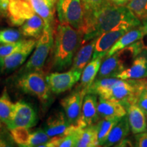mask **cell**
<instances>
[{
  "mask_svg": "<svg viewBox=\"0 0 147 147\" xmlns=\"http://www.w3.org/2000/svg\"><path fill=\"white\" fill-rule=\"evenodd\" d=\"M140 25V20L127 7L108 1L99 10L84 15L83 44L113 29L130 30Z\"/></svg>",
  "mask_w": 147,
  "mask_h": 147,
  "instance_id": "obj_1",
  "label": "cell"
},
{
  "mask_svg": "<svg viewBox=\"0 0 147 147\" xmlns=\"http://www.w3.org/2000/svg\"><path fill=\"white\" fill-rule=\"evenodd\" d=\"M55 36L52 69L63 71L72 65L75 55L83 44L84 34L69 25L59 23Z\"/></svg>",
  "mask_w": 147,
  "mask_h": 147,
  "instance_id": "obj_2",
  "label": "cell"
},
{
  "mask_svg": "<svg viewBox=\"0 0 147 147\" xmlns=\"http://www.w3.org/2000/svg\"><path fill=\"white\" fill-rule=\"evenodd\" d=\"M146 78L122 80L116 78L112 85L99 97L121 103L127 108L137 104L141 93L146 89Z\"/></svg>",
  "mask_w": 147,
  "mask_h": 147,
  "instance_id": "obj_3",
  "label": "cell"
},
{
  "mask_svg": "<svg viewBox=\"0 0 147 147\" xmlns=\"http://www.w3.org/2000/svg\"><path fill=\"white\" fill-rule=\"evenodd\" d=\"M54 33L53 27H45L43 34L36 42L34 53L21 69L23 74L29 71H42L54 45Z\"/></svg>",
  "mask_w": 147,
  "mask_h": 147,
  "instance_id": "obj_4",
  "label": "cell"
},
{
  "mask_svg": "<svg viewBox=\"0 0 147 147\" xmlns=\"http://www.w3.org/2000/svg\"><path fill=\"white\" fill-rule=\"evenodd\" d=\"M17 86L24 93L36 97L43 104L47 103L50 98L51 90L42 71L23 74L18 78Z\"/></svg>",
  "mask_w": 147,
  "mask_h": 147,
  "instance_id": "obj_5",
  "label": "cell"
},
{
  "mask_svg": "<svg viewBox=\"0 0 147 147\" xmlns=\"http://www.w3.org/2000/svg\"><path fill=\"white\" fill-rule=\"evenodd\" d=\"M57 10L60 23L67 24L83 33L84 12L81 0H57Z\"/></svg>",
  "mask_w": 147,
  "mask_h": 147,
  "instance_id": "obj_6",
  "label": "cell"
},
{
  "mask_svg": "<svg viewBox=\"0 0 147 147\" xmlns=\"http://www.w3.org/2000/svg\"><path fill=\"white\" fill-rule=\"evenodd\" d=\"M81 74L70 69L65 72H53L46 76L49 89L53 93L59 94L71 89L80 79Z\"/></svg>",
  "mask_w": 147,
  "mask_h": 147,
  "instance_id": "obj_7",
  "label": "cell"
},
{
  "mask_svg": "<svg viewBox=\"0 0 147 147\" xmlns=\"http://www.w3.org/2000/svg\"><path fill=\"white\" fill-rule=\"evenodd\" d=\"M38 117L36 111L28 103L20 101L15 104L12 120L8 125L9 129L22 127L31 128L37 124Z\"/></svg>",
  "mask_w": 147,
  "mask_h": 147,
  "instance_id": "obj_8",
  "label": "cell"
},
{
  "mask_svg": "<svg viewBox=\"0 0 147 147\" xmlns=\"http://www.w3.org/2000/svg\"><path fill=\"white\" fill-rule=\"evenodd\" d=\"M87 92L82 88L78 87L71 94L61 101L67 120L71 125H77L80 117L82 104L84 96Z\"/></svg>",
  "mask_w": 147,
  "mask_h": 147,
  "instance_id": "obj_9",
  "label": "cell"
},
{
  "mask_svg": "<svg viewBox=\"0 0 147 147\" xmlns=\"http://www.w3.org/2000/svg\"><path fill=\"white\" fill-rule=\"evenodd\" d=\"M35 39L25 40L23 46L3 59L0 67L2 72H8L18 68L25 63L36 45Z\"/></svg>",
  "mask_w": 147,
  "mask_h": 147,
  "instance_id": "obj_10",
  "label": "cell"
},
{
  "mask_svg": "<svg viewBox=\"0 0 147 147\" xmlns=\"http://www.w3.org/2000/svg\"><path fill=\"white\" fill-rule=\"evenodd\" d=\"M35 14L29 0H11L7 10L9 20L14 26H21Z\"/></svg>",
  "mask_w": 147,
  "mask_h": 147,
  "instance_id": "obj_11",
  "label": "cell"
},
{
  "mask_svg": "<svg viewBox=\"0 0 147 147\" xmlns=\"http://www.w3.org/2000/svg\"><path fill=\"white\" fill-rule=\"evenodd\" d=\"M127 31V29L122 28L113 29L97 37L92 59H95L97 57H105L110 49Z\"/></svg>",
  "mask_w": 147,
  "mask_h": 147,
  "instance_id": "obj_12",
  "label": "cell"
},
{
  "mask_svg": "<svg viewBox=\"0 0 147 147\" xmlns=\"http://www.w3.org/2000/svg\"><path fill=\"white\" fill-rule=\"evenodd\" d=\"M97 95L93 93H87L84 96L82 104L80 117L76 125L80 127L96 124L100 121L97 112Z\"/></svg>",
  "mask_w": 147,
  "mask_h": 147,
  "instance_id": "obj_13",
  "label": "cell"
},
{
  "mask_svg": "<svg viewBox=\"0 0 147 147\" xmlns=\"http://www.w3.org/2000/svg\"><path fill=\"white\" fill-rule=\"evenodd\" d=\"M116 78L122 80H138L147 78V57L138 55L132 61L130 67L120 72Z\"/></svg>",
  "mask_w": 147,
  "mask_h": 147,
  "instance_id": "obj_14",
  "label": "cell"
},
{
  "mask_svg": "<svg viewBox=\"0 0 147 147\" xmlns=\"http://www.w3.org/2000/svg\"><path fill=\"white\" fill-rule=\"evenodd\" d=\"M97 112L100 118L121 119L127 115V108L121 103L100 97L97 102Z\"/></svg>",
  "mask_w": 147,
  "mask_h": 147,
  "instance_id": "obj_15",
  "label": "cell"
},
{
  "mask_svg": "<svg viewBox=\"0 0 147 147\" xmlns=\"http://www.w3.org/2000/svg\"><path fill=\"white\" fill-rule=\"evenodd\" d=\"M71 125L65 114L58 111L52 114L47 119L45 130L49 136L53 138L65 134Z\"/></svg>",
  "mask_w": 147,
  "mask_h": 147,
  "instance_id": "obj_16",
  "label": "cell"
},
{
  "mask_svg": "<svg viewBox=\"0 0 147 147\" xmlns=\"http://www.w3.org/2000/svg\"><path fill=\"white\" fill-rule=\"evenodd\" d=\"M127 116L130 129L134 134L146 131V114L136 104H131L127 108Z\"/></svg>",
  "mask_w": 147,
  "mask_h": 147,
  "instance_id": "obj_17",
  "label": "cell"
},
{
  "mask_svg": "<svg viewBox=\"0 0 147 147\" xmlns=\"http://www.w3.org/2000/svg\"><path fill=\"white\" fill-rule=\"evenodd\" d=\"M35 12L44 20L45 27H53L55 0H29Z\"/></svg>",
  "mask_w": 147,
  "mask_h": 147,
  "instance_id": "obj_18",
  "label": "cell"
},
{
  "mask_svg": "<svg viewBox=\"0 0 147 147\" xmlns=\"http://www.w3.org/2000/svg\"><path fill=\"white\" fill-rule=\"evenodd\" d=\"M96 42L95 39L90 40L89 42L79 49L73 59L71 69L82 74L85 66L91 61Z\"/></svg>",
  "mask_w": 147,
  "mask_h": 147,
  "instance_id": "obj_19",
  "label": "cell"
},
{
  "mask_svg": "<svg viewBox=\"0 0 147 147\" xmlns=\"http://www.w3.org/2000/svg\"><path fill=\"white\" fill-rule=\"evenodd\" d=\"M145 36V34L142 28V26L135 27L127 32L124 35H123L118 40L113 47L108 51L106 57H110L115 53L124 48L127 47L135 43L138 40H142L143 37Z\"/></svg>",
  "mask_w": 147,
  "mask_h": 147,
  "instance_id": "obj_20",
  "label": "cell"
},
{
  "mask_svg": "<svg viewBox=\"0 0 147 147\" xmlns=\"http://www.w3.org/2000/svg\"><path fill=\"white\" fill-rule=\"evenodd\" d=\"M130 131L127 116L122 117L113 127L103 146H116L127 136Z\"/></svg>",
  "mask_w": 147,
  "mask_h": 147,
  "instance_id": "obj_21",
  "label": "cell"
},
{
  "mask_svg": "<svg viewBox=\"0 0 147 147\" xmlns=\"http://www.w3.org/2000/svg\"><path fill=\"white\" fill-rule=\"evenodd\" d=\"M103 59L104 57H97L95 59H92L91 61L85 66L80 76V84L79 87L86 90L88 92L89 87L96 78Z\"/></svg>",
  "mask_w": 147,
  "mask_h": 147,
  "instance_id": "obj_22",
  "label": "cell"
},
{
  "mask_svg": "<svg viewBox=\"0 0 147 147\" xmlns=\"http://www.w3.org/2000/svg\"><path fill=\"white\" fill-rule=\"evenodd\" d=\"M45 27V21L36 13L21 25V32L23 36L39 39Z\"/></svg>",
  "mask_w": 147,
  "mask_h": 147,
  "instance_id": "obj_23",
  "label": "cell"
},
{
  "mask_svg": "<svg viewBox=\"0 0 147 147\" xmlns=\"http://www.w3.org/2000/svg\"><path fill=\"white\" fill-rule=\"evenodd\" d=\"M76 147L99 146L96 124L81 128Z\"/></svg>",
  "mask_w": 147,
  "mask_h": 147,
  "instance_id": "obj_24",
  "label": "cell"
},
{
  "mask_svg": "<svg viewBox=\"0 0 147 147\" xmlns=\"http://www.w3.org/2000/svg\"><path fill=\"white\" fill-rule=\"evenodd\" d=\"M15 104L11 102L6 91L0 96V119L7 126L12 120Z\"/></svg>",
  "mask_w": 147,
  "mask_h": 147,
  "instance_id": "obj_25",
  "label": "cell"
},
{
  "mask_svg": "<svg viewBox=\"0 0 147 147\" xmlns=\"http://www.w3.org/2000/svg\"><path fill=\"white\" fill-rule=\"evenodd\" d=\"M119 118L102 119L96 123L99 146H103L113 127L120 120Z\"/></svg>",
  "mask_w": 147,
  "mask_h": 147,
  "instance_id": "obj_26",
  "label": "cell"
},
{
  "mask_svg": "<svg viewBox=\"0 0 147 147\" xmlns=\"http://www.w3.org/2000/svg\"><path fill=\"white\" fill-rule=\"evenodd\" d=\"M127 7L139 20L147 18V0H130Z\"/></svg>",
  "mask_w": 147,
  "mask_h": 147,
  "instance_id": "obj_27",
  "label": "cell"
},
{
  "mask_svg": "<svg viewBox=\"0 0 147 147\" xmlns=\"http://www.w3.org/2000/svg\"><path fill=\"white\" fill-rule=\"evenodd\" d=\"M51 138L46 133L45 130L38 129L30 134V137L27 147L40 146L44 147Z\"/></svg>",
  "mask_w": 147,
  "mask_h": 147,
  "instance_id": "obj_28",
  "label": "cell"
},
{
  "mask_svg": "<svg viewBox=\"0 0 147 147\" xmlns=\"http://www.w3.org/2000/svg\"><path fill=\"white\" fill-rule=\"evenodd\" d=\"M10 131L12 138L16 144L21 146H27L31 134L29 128L18 127L10 129Z\"/></svg>",
  "mask_w": 147,
  "mask_h": 147,
  "instance_id": "obj_29",
  "label": "cell"
},
{
  "mask_svg": "<svg viewBox=\"0 0 147 147\" xmlns=\"http://www.w3.org/2000/svg\"><path fill=\"white\" fill-rule=\"evenodd\" d=\"M21 31L14 29H4L0 30V43L10 44L20 41L23 39Z\"/></svg>",
  "mask_w": 147,
  "mask_h": 147,
  "instance_id": "obj_30",
  "label": "cell"
},
{
  "mask_svg": "<svg viewBox=\"0 0 147 147\" xmlns=\"http://www.w3.org/2000/svg\"><path fill=\"white\" fill-rule=\"evenodd\" d=\"M25 42V40H22L14 43L2 44V45L0 46V65L2 63L3 59L22 47Z\"/></svg>",
  "mask_w": 147,
  "mask_h": 147,
  "instance_id": "obj_31",
  "label": "cell"
},
{
  "mask_svg": "<svg viewBox=\"0 0 147 147\" xmlns=\"http://www.w3.org/2000/svg\"><path fill=\"white\" fill-rule=\"evenodd\" d=\"M83 5L84 15L95 12L106 4L109 0H81Z\"/></svg>",
  "mask_w": 147,
  "mask_h": 147,
  "instance_id": "obj_32",
  "label": "cell"
},
{
  "mask_svg": "<svg viewBox=\"0 0 147 147\" xmlns=\"http://www.w3.org/2000/svg\"><path fill=\"white\" fill-rule=\"evenodd\" d=\"M135 140L136 146L147 147V131L136 134Z\"/></svg>",
  "mask_w": 147,
  "mask_h": 147,
  "instance_id": "obj_33",
  "label": "cell"
},
{
  "mask_svg": "<svg viewBox=\"0 0 147 147\" xmlns=\"http://www.w3.org/2000/svg\"><path fill=\"white\" fill-rule=\"evenodd\" d=\"M136 104L145 114H147V89H144L141 93Z\"/></svg>",
  "mask_w": 147,
  "mask_h": 147,
  "instance_id": "obj_34",
  "label": "cell"
},
{
  "mask_svg": "<svg viewBox=\"0 0 147 147\" xmlns=\"http://www.w3.org/2000/svg\"><path fill=\"white\" fill-rule=\"evenodd\" d=\"M11 0H0V12L1 13L7 14L8 5Z\"/></svg>",
  "mask_w": 147,
  "mask_h": 147,
  "instance_id": "obj_35",
  "label": "cell"
},
{
  "mask_svg": "<svg viewBox=\"0 0 147 147\" xmlns=\"http://www.w3.org/2000/svg\"><path fill=\"white\" fill-rule=\"evenodd\" d=\"M111 3L117 5H124L127 4V3L130 0H109Z\"/></svg>",
  "mask_w": 147,
  "mask_h": 147,
  "instance_id": "obj_36",
  "label": "cell"
},
{
  "mask_svg": "<svg viewBox=\"0 0 147 147\" xmlns=\"http://www.w3.org/2000/svg\"><path fill=\"white\" fill-rule=\"evenodd\" d=\"M142 28L143 29V31H144L145 35H146L147 36V18L143 20Z\"/></svg>",
  "mask_w": 147,
  "mask_h": 147,
  "instance_id": "obj_37",
  "label": "cell"
},
{
  "mask_svg": "<svg viewBox=\"0 0 147 147\" xmlns=\"http://www.w3.org/2000/svg\"><path fill=\"white\" fill-rule=\"evenodd\" d=\"M8 145L6 142L2 138H0V146H8Z\"/></svg>",
  "mask_w": 147,
  "mask_h": 147,
  "instance_id": "obj_38",
  "label": "cell"
},
{
  "mask_svg": "<svg viewBox=\"0 0 147 147\" xmlns=\"http://www.w3.org/2000/svg\"><path fill=\"white\" fill-rule=\"evenodd\" d=\"M146 130H147V114H146Z\"/></svg>",
  "mask_w": 147,
  "mask_h": 147,
  "instance_id": "obj_39",
  "label": "cell"
},
{
  "mask_svg": "<svg viewBox=\"0 0 147 147\" xmlns=\"http://www.w3.org/2000/svg\"><path fill=\"white\" fill-rule=\"evenodd\" d=\"M1 119H0V128H1Z\"/></svg>",
  "mask_w": 147,
  "mask_h": 147,
  "instance_id": "obj_40",
  "label": "cell"
},
{
  "mask_svg": "<svg viewBox=\"0 0 147 147\" xmlns=\"http://www.w3.org/2000/svg\"><path fill=\"white\" fill-rule=\"evenodd\" d=\"M146 89H147V82H146Z\"/></svg>",
  "mask_w": 147,
  "mask_h": 147,
  "instance_id": "obj_41",
  "label": "cell"
},
{
  "mask_svg": "<svg viewBox=\"0 0 147 147\" xmlns=\"http://www.w3.org/2000/svg\"><path fill=\"white\" fill-rule=\"evenodd\" d=\"M55 1H56V0H55Z\"/></svg>",
  "mask_w": 147,
  "mask_h": 147,
  "instance_id": "obj_42",
  "label": "cell"
},
{
  "mask_svg": "<svg viewBox=\"0 0 147 147\" xmlns=\"http://www.w3.org/2000/svg\"><path fill=\"white\" fill-rule=\"evenodd\" d=\"M56 1H57V0H56Z\"/></svg>",
  "mask_w": 147,
  "mask_h": 147,
  "instance_id": "obj_43",
  "label": "cell"
}]
</instances>
